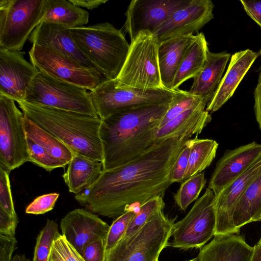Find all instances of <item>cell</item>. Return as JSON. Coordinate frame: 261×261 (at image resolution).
I'll list each match as a JSON object with an SVG mask.
<instances>
[{
    "instance_id": "cell-1",
    "label": "cell",
    "mask_w": 261,
    "mask_h": 261,
    "mask_svg": "<svg viewBox=\"0 0 261 261\" xmlns=\"http://www.w3.org/2000/svg\"><path fill=\"white\" fill-rule=\"evenodd\" d=\"M189 139L180 137L155 143L132 161L103 170L91 187L75 195V199L95 214L116 219L132 205L164 197L172 184L175 162Z\"/></svg>"
},
{
    "instance_id": "cell-2",
    "label": "cell",
    "mask_w": 261,
    "mask_h": 261,
    "mask_svg": "<svg viewBox=\"0 0 261 261\" xmlns=\"http://www.w3.org/2000/svg\"><path fill=\"white\" fill-rule=\"evenodd\" d=\"M170 103L132 108L101 120L103 170L126 164L153 145L154 133Z\"/></svg>"
},
{
    "instance_id": "cell-3",
    "label": "cell",
    "mask_w": 261,
    "mask_h": 261,
    "mask_svg": "<svg viewBox=\"0 0 261 261\" xmlns=\"http://www.w3.org/2000/svg\"><path fill=\"white\" fill-rule=\"evenodd\" d=\"M24 115L67 146L73 154L103 162L99 137L101 120L22 100L17 102Z\"/></svg>"
},
{
    "instance_id": "cell-4",
    "label": "cell",
    "mask_w": 261,
    "mask_h": 261,
    "mask_svg": "<svg viewBox=\"0 0 261 261\" xmlns=\"http://www.w3.org/2000/svg\"><path fill=\"white\" fill-rule=\"evenodd\" d=\"M76 46L107 80H115L126 59L130 44L119 30L106 22L69 29Z\"/></svg>"
},
{
    "instance_id": "cell-5",
    "label": "cell",
    "mask_w": 261,
    "mask_h": 261,
    "mask_svg": "<svg viewBox=\"0 0 261 261\" xmlns=\"http://www.w3.org/2000/svg\"><path fill=\"white\" fill-rule=\"evenodd\" d=\"M24 100L98 117L90 92L39 71L29 85Z\"/></svg>"
},
{
    "instance_id": "cell-6",
    "label": "cell",
    "mask_w": 261,
    "mask_h": 261,
    "mask_svg": "<svg viewBox=\"0 0 261 261\" xmlns=\"http://www.w3.org/2000/svg\"><path fill=\"white\" fill-rule=\"evenodd\" d=\"M159 45L154 33H139L130 41L126 59L116 79L128 87L144 90L164 88L159 66Z\"/></svg>"
},
{
    "instance_id": "cell-7",
    "label": "cell",
    "mask_w": 261,
    "mask_h": 261,
    "mask_svg": "<svg viewBox=\"0 0 261 261\" xmlns=\"http://www.w3.org/2000/svg\"><path fill=\"white\" fill-rule=\"evenodd\" d=\"M174 220L162 211L153 215L129 238L121 240L111 250L107 261H154L167 246Z\"/></svg>"
},
{
    "instance_id": "cell-8",
    "label": "cell",
    "mask_w": 261,
    "mask_h": 261,
    "mask_svg": "<svg viewBox=\"0 0 261 261\" xmlns=\"http://www.w3.org/2000/svg\"><path fill=\"white\" fill-rule=\"evenodd\" d=\"M177 90H144L126 87L116 79L107 80L90 91L97 115L101 120L109 116L139 107L171 102Z\"/></svg>"
},
{
    "instance_id": "cell-9",
    "label": "cell",
    "mask_w": 261,
    "mask_h": 261,
    "mask_svg": "<svg viewBox=\"0 0 261 261\" xmlns=\"http://www.w3.org/2000/svg\"><path fill=\"white\" fill-rule=\"evenodd\" d=\"M47 0L0 1V47L21 50L47 8Z\"/></svg>"
},
{
    "instance_id": "cell-10",
    "label": "cell",
    "mask_w": 261,
    "mask_h": 261,
    "mask_svg": "<svg viewBox=\"0 0 261 261\" xmlns=\"http://www.w3.org/2000/svg\"><path fill=\"white\" fill-rule=\"evenodd\" d=\"M216 224L215 196L207 188L186 216L174 223L172 239L167 246L183 249L201 248L215 236Z\"/></svg>"
},
{
    "instance_id": "cell-11",
    "label": "cell",
    "mask_w": 261,
    "mask_h": 261,
    "mask_svg": "<svg viewBox=\"0 0 261 261\" xmlns=\"http://www.w3.org/2000/svg\"><path fill=\"white\" fill-rule=\"evenodd\" d=\"M15 101L0 94V167L10 172L30 162L24 115Z\"/></svg>"
},
{
    "instance_id": "cell-12",
    "label": "cell",
    "mask_w": 261,
    "mask_h": 261,
    "mask_svg": "<svg viewBox=\"0 0 261 261\" xmlns=\"http://www.w3.org/2000/svg\"><path fill=\"white\" fill-rule=\"evenodd\" d=\"M29 54L31 63L39 71L88 90L107 80L97 69L45 47L33 44Z\"/></svg>"
},
{
    "instance_id": "cell-13",
    "label": "cell",
    "mask_w": 261,
    "mask_h": 261,
    "mask_svg": "<svg viewBox=\"0 0 261 261\" xmlns=\"http://www.w3.org/2000/svg\"><path fill=\"white\" fill-rule=\"evenodd\" d=\"M190 0H133L125 13V31L133 41L139 33H154L176 10Z\"/></svg>"
},
{
    "instance_id": "cell-14",
    "label": "cell",
    "mask_w": 261,
    "mask_h": 261,
    "mask_svg": "<svg viewBox=\"0 0 261 261\" xmlns=\"http://www.w3.org/2000/svg\"><path fill=\"white\" fill-rule=\"evenodd\" d=\"M24 54L0 47V94L16 102L24 99L29 85L39 71Z\"/></svg>"
},
{
    "instance_id": "cell-15",
    "label": "cell",
    "mask_w": 261,
    "mask_h": 261,
    "mask_svg": "<svg viewBox=\"0 0 261 261\" xmlns=\"http://www.w3.org/2000/svg\"><path fill=\"white\" fill-rule=\"evenodd\" d=\"M214 5L210 0H190L175 11L154 34L160 43L181 36L193 35L214 18Z\"/></svg>"
},
{
    "instance_id": "cell-16",
    "label": "cell",
    "mask_w": 261,
    "mask_h": 261,
    "mask_svg": "<svg viewBox=\"0 0 261 261\" xmlns=\"http://www.w3.org/2000/svg\"><path fill=\"white\" fill-rule=\"evenodd\" d=\"M110 227L97 215L83 208L70 212L60 222L61 234L81 254L90 243L106 240Z\"/></svg>"
},
{
    "instance_id": "cell-17",
    "label": "cell",
    "mask_w": 261,
    "mask_h": 261,
    "mask_svg": "<svg viewBox=\"0 0 261 261\" xmlns=\"http://www.w3.org/2000/svg\"><path fill=\"white\" fill-rule=\"evenodd\" d=\"M260 173L261 152L242 174L215 196L217 224L215 235L240 233L232 221L235 205L247 187Z\"/></svg>"
},
{
    "instance_id": "cell-18",
    "label": "cell",
    "mask_w": 261,
    "mask_h": 261,
    "mask_svg": "<svg viewBox=\"0 0 261 261\" xmlns=\"http://www.w3.org/2000/svg\"><path fill=\"white\" fill-rule=\"evenodd\" d=\"M261 152V144L252 142L226 150L218 161L208 188L215 196L242 174Z\"/></svg>"
},
{
    "instance_id": "cell-19",
    "label": "cell",
    "mask_w": 261,
    "mask_h": 261,
    "mask_svg": "<svg viewBox=\"0 0 261 261\" xmlns=\"http://www.w3.org/2000/svg\"><path fill=\"white\" fill-rule=\"evenodd\" d=\"M29 41L32 45L51 49L83 65L97 69L76 46L69 29L62 25L42 21L33 31Z\"/></svg>"
},
{
    "instance_id": "cell-20",
    "label": "cell",
    "mask_w": 261,
    "mask_h": 261,
    "mask_svg": "<svg viewBox=\"0 0 261 261\" xmlns=\"http://www.w3.org/2000/svg\"><path fill=\"white\" fill-rule=\"evenodd\" d=\"M258 56L247 49L233 54L224 76L206 110L214 112L220 109L233 95L239 84Z\"/></svg>"
},
{
    "instance_id": "cell-21",
    "label": "cell",
    "mask_w": 261,
    "mask_h": 261,
    "mask_svg": "<svg viewBox=\"0 0 261 261\" xmlns=\"http://www.w3.org/2000/svg\"><path fill=\"white\" fill-rule=\"evenodd\" d=\"M207 103L203 102L184 111L164 125L154 134L155 143L172 138L198 136L211 122L212 116L206 110Z\"/></svg>"
},
{
    "instance_id": "cell-22",
    "label": "cell",
    "mask_w": 261,
    "mask_h": 261,
    "mask_svg": "<svg viewBox=\"0 0 261 261\" xmlns=\"http://www.w3.org/2000/svg\"><path fill=\"white\" fill-rule=\"evenodd\" d=\"M201 248L199 261H251L254 247L239 233L220 234Z\"/></svg>"
},
{
    "instance_id": "cell-23",
    "label": "cell",
    "mask_w": 261,
    "mask_h": 261,
    "mask_svg": "<svg viewBox=\"0 0 261 261\" xmlns=\"http://www.w3.org/2000/svg\"><path fill=\"white\" fill-rule=\"evenodd\" d=\"M196 38V35H188L160 43L159 66L162 83L165 88L173 90V81L179 67Z\"/></svg>"
},
{
    "instance_id": "cell-24",
    "label": "cell",
    "mask_w": 261,
    "mask_h": 261,
    "mask_svg": "<svg viewBox=\"0 0 261 261\" xmlns=\"http://www.w3.org/2000/svg\"><path fill=\"white\" fill-rule=\"evenodd\" d=\"M230 56L225 51L215 53L209 50L203 69L194 78L188 92L200 97L207 105L218 88Z\"/></svg>"
},
{
    "instance_id": "cell-25",
    "label": "cell",
    "mask_w": 261,
    "mask_h": 261,
    "mask_svg": "<svg viewBox=\"0 0 261 261\" xmlns=\"http://www.w3.org/2000/svg\"><path fill=\"white\" fill-rule=\"evenodd\" d=\"M67 165L62 177L69 191L75 195L91 187L103 170L102 162L73 153Z\"/></svg>"
},
{
    "instance_id": "cell-26",
    "label": "cell",
    "mask_w": 261,
    "mask_h": 261,
    "mask_svg": "<svg viewBox=\"0 0 261 261\" xmlns=\"http://www.w3.org/2000/svg\"><path fill=\"white\" fill-rule=\"evenodd\" d=\"M261 216V173L250 184L238 200L232 215L238 232L243 226L259 221Z\"/></svg>"
},
{
    "instance_id": "cell-27",
    "label": "cell",
    "mask_w": 261,
    "mask_h": 261,
    "mask_svg": "<svg viewBox=\"0 0 261 261\" xmlns=\"http://www.w3.org/2000/svg\"><path fill=\"white\" fill-rule=\"evenodd\" d=\"M184 58L173 81L172 89L176 90L186 81L196 77L203 69L209 51L208 43L203 33H197Z\"/></svg>"
},
{
    "instance_id": "cell-28",
    "label": "cell",
    "mask_w": 261,
    "mask_h": 261,
    "mask_svg": "<svg viewBox=\"0 0 261 261\" xmlns=\"http://www.w3.org/2000/svg\"><path fill=\"white\" fill-rule=\"evenodd\" d=\"M46 11L41 21L55 23L68 29L81 27L88 23L89 14L70 0H47Z\"/></svg>"
},
{
    "instance_id": "cell-29",
    "label": "cell",
    "mask_w": 261,
    "mask_h": 261,
    "mask_svg": "<svg viewBox=\"0 0 261 261\" xmlns=\"http://www.w3.org/2000/svg\"><path fill=\"white\" fill-rule=\"evenodd\" d=\"M23 123L27 137L38 143L65 166L68 164L72 158L73 153L67 146L24 115Z\"/></svg>"
},
{
    "instance_id": "cell-30",
    "label": "cell",
    "mask_w": 261,
    "mask_h": 261,
    "mask_svg": "<svg viewBox=\"0 0 261 261\" xmlns=\"http://www.w3.org/2000/svg\"><path fill=\"white\" fill-rule=\"evenodd\" d=\"M190 153L185 180L201 173L215 158L218 143L214 140L199 139L197 136L188 140Z\"/></svg>"
},
{
    "instance_id": "cell-31",
    "label": "cell",
    "mask_w": 261,
    "mask_h": 261,
    "mask_svg": "<svg viewBox=\"0 0 261 261\" xmlns=\"http://www.w3.org/2000/svg\"><path fill=\"white\" fill-rule=\"evenodd\" d=\"M206 182L203 172H201L185 179L174 194L175 203L182 211H185L194 200H197Z\"/></svg>"
},
{
    "instance_id": "cell-32",
    "label": "cell",
    "mask_w": 261,
    "mask_h": 261,
    "mask_svg": "<svg viewBox=\"0 0 261 261\" xmlns=\"http://www.w3.org/2000/svg\"><path fill=\"white\" fill-rule=\"evenodd\" d=\"M165 205L163 197L158 196L139 206L122 239H126L131 237L139 230L153 215L162 211Z\"/></svg>"
},
{
    "instance_id": "cell-33",
    "label": "cell",
    "mask_w": 261,
    "mask_h": 261,
    "mask_svg": "<svg viewBox=\"0 0 261 261\" xmlns=\"http://www.w3.org/2000/svg\"><path fill=\"white\" fill-rule=\"evenodd\" d=\"M59 233L56 222L47 219L37 238L33 261H49L54 242Z\"/></svg>"
},
{
    "instance_id": "cell-34",
    "label": "cell",
    "mask_w": 261,
    "mask_h": 261,
    "mask_svg": "<svg viewBox=\"0 0 261 261\" xmlns=\"http://www.w3.org/2000/svg\"><path fill=\"white\" fill-rule=\"evenodd\" d=\"M203 102H204V100L200 97L192 95L188 91L177 89L168 111L160 122L157 129L164 125L187 110Z\"/></svg>"
},
{
    "instance_id": "cell-35",
    "label": "cell",
    "mask_w": 261,
    "mask_h": 261,
    "mask_svg": "<svg viewBox=\"0 0 261 261\" xmlns=\"http://www.w3.org/2000/svg\"><path fill=\"white\" fill-rule=\"evenodd\" d=\"M136 212L134 209L127 210L116 218L110 225L106 239L107 257L111 250L124 236L128 225Z\"/></svg>"
},
{
    "instance_id": "cell-36",
    "label": "cell",
    "mask_w": 261,
    "mask_h": 261,
    "mask_svg": "<svg viewBox=\"0 0 261 261\" xmlns=\"http://www.w3.org/2000/svg\"><path fill=\"white\" fill-rule=\"evenodd\" d=\"M30 162L47 171L65 166L51 156L43 148L27 137Z\"/></svg>"
},
{
    "instance_id": "cell-37",
    "label": "cell",
    "mask_w": 261,
    "mask_h": 261,
    "mask_svg": "<svg viewBox=\"0 0 261 261\" xmlns=\"http://www.w3.org/2000/svg\"><path fill=\"white\" fill-rule=\"evenodd\" d=\"M49 261H85L82 255L59 233L55 240Z\"/></svg>"
},
{
    "instance_id": "cell-38",
    "label": "cell",
    "mask_w": 261,
    "mask_h": 261,
    "mask_svg": "<svg viewBox=\"0 0 261 261\" xmlns=\"http://www.w3.org/2000/svg\"><path fill=\"white\" fill-rule=\"evenodd\" d=\"M10 172L0 167V207L9 215L17 216L11 189Z\"/></svg>"
},
{
    "instance_id": "cell-39",
    "label": "cell",
    "mask_w": 261,
    "mask_h": 261,
    "mask_svg": "<svg viewBox=\"0 0 261 261\" xmlns=\"http://www.w3.org/2000/svg\"><path fill=\"white\" fill-rule=\"evenodd\" d=\"M59 196L57 193L43 194L36 197L26 208L25 213L40 215L52 210Z\"/></svg>"
},
{
    "instance_id": "cell-40",
    "label": "cell",
    "mask_w": 261,
    "mask_h": 261,
    "mask_svg": "<svg viewBox=\"0 0 261 261\" xmlns=\"http://www.w3.org/2000/svg\"><path fill=\"white\" fill-rule=\"evenodd\" d=\"M188 140L186 142L182 148L173 167L171 173V181L172 184L175 182H181L185 180L188 166V160L190 153V146Z\"/></svg>"
},
{
    "instance_id": "cell-41",
    "label": "cell",
    "mask_w": 261,
    "mask_h": 261,
    "mask_svg": "<svg viewBox=\"0 0 261 261\" xmlns=\"http://www.w3.org/2000/svg\"><path fill=\"white\" fill-rule=\"evenodd\" d=\"M106 240H99L88 244L81 255L85 261H107Z\"/></svg>"
},
{
    "instance_id": "cell-42",
    "label": "cell",
    "mask_w": 261,
    "mask_h": 261,
    "mask_svg": "<svg viewBox=\"0 0 261 261\" xmlns=\"http://www.w3.org/2000/svg\"><path fill=\"white\" fill-rule=\"evenodd\" d=\"M18 223L17 216H12L0 207V234L15 237Z\"/></svg>"
},
{
    "instance_id": "cell-43",
    "label": "cell",
    "mask_w": 261,
    "mask_h": 261,
    "mask_svg": "<svg viewBox=\"0 0 261 261\" xmlns=\"http://www.w3.org/2000/svg\"><path fill=\"white\" fill-rule=\"evenodd\" d=\"M17 248L15 237L0 234V261H11L12 254Z\"/></svg>"
},
{
    "instance_id": "cell-44",
    "label": "cell",
    "mask_w": 261,
    "mask_h": 261,
    "mask_svg": "<svg viewBox=\"0 0 261 261\" xmlns=\"http://www.w3.org/2000/svg\"><path fill=\"white\" fill-rule=\"evenodd\" d=\"M246 13L261 28V1L241 0Z\"/></svg>"
},
{
    "instance_id": "cell-45",
    "label": "cell",
    "mask_w": 261,
    "mask_h": 261,
    "mask_svg": "<svg viewBox=\"0 0 261 261\" xmlns=\"http://www.w3.org/2000/svg\"><path fill=\"white\" fill-rule=\"evenodd\" d=\"M254 109L256 120L261 130V82L258 83L254 91Z\"/></svg>"
},
{
    "instance_id": "cell-46",
    "label": "cell",
    "mask_w": 261,
    "mask_h": 261,
    "mask_svg": "<svg viewBox=\"0 0 261 261\" xmlns=\"http://www.w3.org/2000/svg\"><path fill=\"white\" fill-rule=\"evenodd\" d=\"M74 5L80 8L89 10L97 8L99 6L105 4L108 0H70Z\"/></svg>"
},
{
    "instance_id": "cell-47",
    "label": "cell",
    "mask_w": 261,
    "mask_h": 261,
    "mask_svg": "<svg viewBox=\"0 0 261 261\" xmlns=\"http://www.w3.org/2000/svg\"><path fill=\"white\" fill-rule=\"evenodd\" d=\"M251 261H261V246L258 243L254 246L253 253Z\"/></svg>"
},
{
    "instance_id": "cell-48",
    "label": "cell",
    "mask_w": 261,
    "mask_h": 261,
    "mask_svg": "<svg viewBox=\"0 0 261 261\" xmlns=\"http://www.w3.org/2000/svg\"><path fill=\"white\" fill-rule=\"evenodd\" d=\"M11 261H30V260L26 257L25 254H22L15 255L13 257Z\"/></svg>"
},
{
    "instance_id": "cell-49",
    "label": "cell",
    "mask_w": 261,
    "mask_h": 261,
    "mask_svg": "<svg viewBox=\"0 0 261 261\" xmlns=\"http://www.w3.org/2000/svg\"><path fill=\"white\" fill-rule=\"evenodd\" d=\"M188 261H199L198 257L194 258L192 259L189 260Z\"/></svg>"
},
{
    "instance_id": "cell-50",
    "label": "cell",
    "mask_w": 261,
    "mask_h": 261,
    "mask_svg": "<svg viewBox=\"0 0 261 261\" xmlns=\"http://www.w3.org/2000/svg\"><path fill=\"white\" fill-rule=\"evenodd\" d=\"M259 53L261 55V49L260 50ZM261 82V72L260 73V75H259V79H258V82Z\"/></svg>"
},
{
    "instance_id": "cell-51",
    "label": "cell",
    "mask_w": 261,
    "mask_h": 261,
    "mask_svg": "<svg viewBox=\"0 0 261 261\" xmlns=\"http://www.w3.org/2000/svg\"><path fill=\"white\" fill-rule=\"evenodd\" d=\"M258 243L260 244V245L261 246V238H260V240L259 241V242H258Z\"/></svg>"
},
{
    "instance_id": "cell-52",
    "label": "cell",
    "mask_w": 261,
    "mask_h": 261,
    "mask_svg": "<svg viewBox=\"0 0 261 261\" xmlns=\"http://www.w3.org/2000/svg\"><path fill=\"white\" fill-rule=\"evenodd\" d=\"M259 221H261V216H260V219H259Z\"/></svg>"
},
{
    "instance_id": "cell-53",
    "label": "cell",
    "mask_w": 261,
    "mask_h": 261,
    "mask_svg": "<svg viewBox=\"0 0 261 261\" xmlns=\"http://www.w3.org/2000/svg\"><path fill=\"white\" fill-rule=\"evenodd\" d=\"M154 261H159V260H158V259H156V260H154Z\"/></svg>"
}]
</instances>
